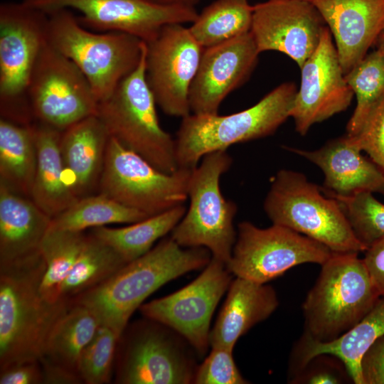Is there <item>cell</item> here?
<instances>
[{"label":"cell","mask_w":384,"mask_h":384,"mask_svg":"<svg viewBox=\"0 0 384 384\" xmlns=\"http://www.w3.org/2000/svg\"><path fill=\"white\" fill-rule=\"evenodd\" d=\"M211 258L206 247H184L171 237L164 238L106 281L70 302L87 307L100 325L119 337L133 313L150 294L181 275L203 269Z\"/></svg>","instance_id":"1"},{"label":"cell","mask_w":384,"mask_h":384,"mask_svg":"<svg viewBox=\"0 0 384 384\" xmlns=\"http://www.w3.org/2000/svg\"><path fill=\"white\" fill-rule=\"evenodd\" d=\"M45 270L43 257L0 269V369L40 360L51 329L70 305L68 300L51 303L42 297Z\"/></svg>","instance_id":"2"},{"label":"cell","mask_w":384,"mask_h":384,"mask_svg":"<svg viewBox=\"0 0 384 384\" xmlns=\"http://www.w3.org/2000/svg\"><path fill=\"white\" fill-rule=\"evenodd\" d=\"M358 255L334 252L321 265L302 305L304 336L331 341L356 326L380 298Z\"/></svg>","instance_id":"3"},{"label":"cell","mask_w":384,"mask_h":384,"mask_svg":"<svg viewBox=\"0 0 384 384\" xmlns=\"http://www.w3.org/2000/svg\"><path fill=\"white\" fill-rule=\"evenodd\" d=\"M297 92L294 83L283 82L245 110L182 118L175 139L178 168L194 169L207 154L273 134L290 117Z\"/></svg>","instance_id":"4"},{"label":"cell","mask_w":384,"mask_h":384,"mask_svg":"<svg viewBox=\"0 0 384 384\" xmlns=\"http://www.w3.org/2000/svg\"><path fill=\"white\" fill-rule=\"evenodd\" d=\"M146 43L137 67L126 76L96 115L110 137L137 154L158 170L172 174L178 166L176 142L160 126L156 101L146 78Z\"/></svg>","instance_id":"5"},{"label":"cell","mask_w":384,"mask_h":384,"mask_svg":"<svg viewBox=\"0 0 384 384\" xmlns=\"http://www.w3.org/2000/svg\"><path fill=\"white\" fill-rule=\"evenodd\" d=\"M48 14V42L80 70L99 102L139 63L145 45L139 38L122 32H91L67 9Z\"/></svg>","instance_id":"6"},{"label":"cell","mask_w":384,"mask_h":384,"mask_svg":"<svg viewBox=\"0 0 384 384\" xmlns=\"http://www.w3.org/2000/svg\"><path fill=\"white\" fill-rule=\"evenodd\" d=\"M263 207L273 224L316 240L333 252L358 254L367 250L353 235L337 201L326 196L302 173L277 171Z\"/></svg>","instance_id":"7"},{"label":"cell","mask_w":384,"mask_h":384,"mask_svg":"<svg viewBox=\"0 0 384 384\" xmlns=\"http://www.w3.org/2000/svg\"><path fill=\"white\" fill-rule=\"evenodd\" d=\"M196 354L178 333L144 316L128 323L119 337L114 383H193L198 367Z\"/></svg>","instance_id":"8"},{"label":"cell","mask_w":384,"mask_h":384,"mask_svg":"<svg viewBox=\"0 0 384 384\" xmlns=\"http://www.w3.org/2000/svg\"><path fill=\"white\" fill-rule=\"evenodd\" d=\"M232 162L226 150L213 151L202 158L189 180V207L171 232V238L181 247H206L212 257L226 265L237 238L233 220L238 207L223 196L220 180Z\"/></svg>","instance_id":"9"},{"label":"cell","mask_w":384,"mask_h":384,"mask_svg":"<svg viewBox=\"0 0 384 384\" xmlns=\"http://www.w3.org/2000/svg\"><path fill=\"white\" fill-rule=\"evenodd\" d=\"M48 14L21 3L0 6L1 118L31 123L28 90L40 51L47 41Z\"/></svg>","instance_id":"10"},{"label":"cell","mask_w":384,"mask_h":384,"mask_svg":"<svg viewBox=\"0 0 384 384\" xmlns=\"http://www.w3.org/2000/svg\"><path fill=\"white\" fill-rule=\"evenodd\" d=\"M193 169L162 172L110 137L97 189L149 216L183 204Z\"/></svg>","instance_id":"11"},{"label":"cell","mask_w":384,"mask_h":384,"mask_svg":"<svg viewBox=\"0 0 384 384\" xmlns=\"http://www.w3.org/2000/svg\"><path fill=\"white\" fill-rule=\"evenodd\" d=\"M334 252L326 245L283 225L260 228L238 224L227 267L236 277L265 284L304 263L324 264Z\"/></svg>","instance_id":"12"},{"label":"cell","mask_w":384,"mask_h":384,"mask_svg":"<svg viewBox=\"0 0 384 384\" xmlns=\"http://www.w3.org/2000/svg\"><path fill=\"white\" fill-rule=\"evenodd\" d=\"M28 97L32 115L60 132L96 114L99 103L84 74L48 41L33 69Z\"/></svg>","instance_id":"13"},{"label":"cell","mask_w":384,"mask_h":384,"mask_svg":"<svg viewBox=\"0 0 384 384\" xmlns=\"http://www.w3.org/2000/svg\"><path fill=\"white\" fill-rule=\"evenodd\" d=\"M232 273L223 262L212 257L203 272L183 288L144 303L143 316L172 329L182 336L199 356L210 345V325L214 311L231 283Z\"/></svg>","instance_id":"14"},{"label":"cell","mask_w":384,"mask_h":384,"mask_svg":"<svg viewBox=\"0 0 384 384\" xmlns=\"http://www.w3.org/2000/svg\"><path fill=\"white\" fill-rule=\"evenodd\" d=\"M46 14L73 9L84 27L105 32H122L145 43L154 40L163 26L193 23L198 13L194 6L162 4L154 0H23Z\"/></svg>","instance_id":"15"},{"label":"cell","mask_w":384,"mask_h":384,"mask_svg":"<svg viewBox=\"0 0 384 384\" xmlns=\"http://www.w3.org/2000/svg\"><path fill=\"white\" fill-rule=\"evenodd\" d=\"M146 46V78L156 105L170 116L189 115L190 87L203 48L181 23L165 25Z\"/></svg>","instance_id":"16"},{"label":"cell","mask_w":384,"mask_h":384,"mask_svg":"<svg viewBox=\"0 0 384 384\" xmlns=\"http://www.w3.org/2000/svg\"><path fill=\"white\" fill-rule=\"evenodd\" d=\"M300 69V87L290 117L294 120L295 130L304 136L314 124L345 111L354 94L346 81L327 26L316 50Z\"/></svg>","instance_id":"17"},{"label":"cell","mask_w":384,"mask_h":384,"mask_svg":"<svg viewBox=\"0 0 384 384\" xmlns=\"http://www.w3.org/2000/svg\"><path fill=\"white\" fill-rule=\"evenodd\" d=\"M325 26L311 1L267 0L253 6L250 32L260 53L281 52L301 68L318 47Z\"/></svg>","instance_id":"18"},{"label":"cell","mask_w":384,"mask_h":384,"mask_svg":"<svg viewBox=\"0 0 384 384\" xmlns=\"http://www.w3.org/2000/svg\"><path fill=\"white\" fill-rule=\"evenodd\" d=\"M260 53L250 31L204 48L190 87L191 112L218 114L225 97L248 80Z\"/></svg>","instance_id":"19"},{"label":"cell","mask_w":384,"mask_h":384,"mask_svg":"<svg viewBox=\"0 0 384 384\" xmlns=\"http://www.w3.org/2000/svg\"><path fill=\"white\" fill-rule=\"evenodd\" d=\"M335 40L344 75L367 55L384 29V0H311Z\"/></svg>","instance_id":"20"},{"label":"cell","mask_w":384,"mask_h":384,"mask_svg":"<svg viewBox=\"0 0 384 384\" xmlns=\"http://www.w3.org/2000/svg\"><path fill=\"white\" fill-rule=\"evenodd\" d=\"M286 149L322 171L324 193L346 196L370 191L384 196V174L370 158L362 155L354 136L346 134L312 151Z\"/></svg>","instance_id":"21"},{"label":"cell","mask_w":384,"mask_h":384,"mask_svg":"<svg viewBox=\"0 0 384 384\" xmlns=\"http://www.w3.org/2000/svg\"><path fill=\"white\" fill-rule=\"evenodd\" d=\"M50 221L28 197L0 183V269L41 257V245Z\"/></svg>","instance_id":"22"},{"label":"cell","mask_w":384,"mask_h":384,"mask_svg":"<svg viewBox=\"0 0 384 384\" xmlns=\"http://www.w3.org/2000/svg\"><path fill=\"white\" fill-rule=\"evenodd\" d=\"M110 135L96 114L61 132L60 150L66 181L78 198L97 188Z\"/></svg>","instance_id":"23"},{"label":"cell","mask_w":384,"mask_h":384,"mask_svg":"<svg viewBox=\"0 0 384 384\" xmlns=\"http://www.w3.org/2000/svg\"><path fill=\"white\" fill-rule=\"evenodd\" d=\"M210 333L211 348L233 350L238 339L267 319L277 308L278 298L270 285L236 277Z\"/></svg>","instance_id":"24"},{"label":"cell","mask_w":384,"mask_h":384,"mask_svg":"<svg viewBox=\"0 0 384 384\" xmlns=\"http://www.w3.org/2000/svg\"><path fill=\"white\" fill-rule=\"evenodd\" d=\"M32 127L37 160L31 198L52 218L79 198L66 181L60 150L62 132L40 122Z\"/></svg>","instance_id":"25"},{"label":"cell","mask_w":384,"mask_h":384,"mask_svg":"<svg viewBox=\"0 0 384 384\" xmlns=\"http://www.w3.org/2000/svg\"><path fill=\"white\" fill-rule=\"evenodd\" d=\"M100 324L87 307L70 301V305L51 329L40 362L78 375L81 353Z\"/></svg>","instance_id":"26"},{"label":"cell","mask_w":384,"mask_h":384,"mask_svg":"<svg viewBox=\"0 0 384 384\" xmlns=\"http://www.w3.org/2000/svg\"><path fill=\"white\" fill-rule=\"evenodd\" d=\"M36 160L32 124H22L1 117L0 183L31 198Z\"/></svg>","instance_id":"27"},{"label":"cell","mask_w":384,"mask_h":384,"mask_svg":"<svg viewBox=\"0 0 384 384\" xmlns=\"http://www.w3.org/2000/svg\"><path fill=\"white\" fill-rule=\"evenodd\" d=\"M186 210L181 204L126 227H95L90 233L112 247L129 262L146 253L158 239L171 232Z\"/></svg>","instance_id":"28"},{"label":"cell","mask_w":384,"mask_h":384,"mask_svg":"<svg viewBox=\"0 0 384 384\" xmlns=\"http://www.w3.org/2000/svg\"><path fill=\"white\" fill-rule=\"evenodd\" d=\"M253 6L248 0H215L198 14L188 27L204 48L250 31Z\"/></svg>","instance_id":"29"},{"label":"cell","mask_w":384,"mask_h":384,"mask_svg":"<svg viewBox=\"0 0 384 384\" xmlns=\"http://www.w3.org/2000/svg\"><path fill=\"white\" fill-rule=\"evenodd\" d=\"M127 262L112 247L87 234L86 243L60 288V299L70 301L102 284Z\"/></svg>","instance_id":"30"},{"label":"cell","mask_w":384,"mask_h":384,"mask_svg":"<svg viewBox=\"0 0 384 384\" xmlns=\"http://www.w3.org/2000/svg\"><path fill=\"white\" fill-rule=\"evenodd\" d=\"M87 238L84 231L48 229L41 252L46 270L40 284V293L48 302L60 299L61 285L82 250Z\"/></svg>","instance_id":"31"},{"label":"cell","mask_w":384,"mask_h":384,"mask_svg":"<svg viewBox=\"0 0 384 384\" xmlns=\"http://www.w3.org/2000/svg\"><path fill=\"white\" fill-rule=\"evenodd\" d=\"M150 216L98 193L79 198L51 218L50 228L85 231L112 223H134Z\"/></svg>","instance_id":"32"},{"label":"cell","mask_w":384,"mask_h":384,"mask_svg":"<svg viewBox=\"0 0 384 384\" xmlns=\"http://www.w3.org/2000/svg\"><path fill=\"white\" fill-rule=\"evenodd\" d=\"M356 97V105L346 125V134L357 135L367 118L384 98V53L375 48L345 75Z\"/></svg>","instance_id":"33"},{"label":"cell","mask_w":384,"mask_h":384,"mask_svg":"<svg viewBox=\"0 0 384 384\" xmlns=\"http://www.w3.org/2000/svg\"><path fill=\"white\" fill-rule=\"evenodd\" d=\"M324 194L337 201L353 235L366 249L384 240V204L372 192L346 196Z\"/></svg>","instance_id":"34"},{"label":"cell","mask_w":384,"mask_h":384,"mask_svg":"<svg viewBox=\"0 0 384 384\" xmlns=\"http://www.w3.org/2000/svg\"><path fill=\"white\" fill-rule=\"evenodd\" d=\"M119 336L107 326L100 325L82 350L78 371L83 383L106 384L114 375Z\"/></svg>","instance_id":"35"},{"label":"cell","mask_w":384,"mask_h":384,"mask_svg":"<svg viewBox=\"0 0 384 384\" xmlns=\"http://www.w3.org/2000/svg\"><path fill=\"white\" fill-rule=\"evenodd\" d=\"M195 384H246L233 356V350L211 348L208 356L198 365L193 383Z\"/></svg>","instance_id":"36"},{"label":"cell","mask_w":384,"mask_h":384,"mask_svg":"<svg viewBox=\"0 0 384 384\" xmlns=\"http://www.w3.org/2000/svg\"><path fill=\"white\" fill-rule=\"evenodd\" d=\"M354 137L362 151H365L384 174V98Z\"/></svg>","instance_id":"37"},{"label":"cell","mask_w":384,"mask_h":384,"mask_svg":"<svg viewBox=\"0 0 384 384\" xmlns=\"http://www.w3.org/2000/svg\"><path fill=\"white\" fill-rule=\"evenodd\" d=\"M363 384H384V336L365 351L360 361Z\"/></svg>","instance_id":"38"},{"label":"cell","mask_w":384,"mask_h":384,"mask_svg":"<svg viewBox=\"0 0 384 384\" xmlns=\"http://www.w3.org/2000/svg\"><path fill=\"white\" fill-rule=\"evenodd\" d=\"M0 384H43L40 361H21L0 369Z\"/></svg>","instance_id":"39"},{"label":"cell","mask_w":384,"mask_h":384,"mask_svg":"<svg viewBox=\"0 0 384 384\" xmlns=\"http://www.w3.org/2000/svg\"><path fill=\"white\" fill-rule=\"evenodd\" d=\"M295 375L294 381L311 384L341 383L345 378L332 361L318 366L311 360Z\"/></svg>","instance_id":"40"},{"label":"cell","mask_w":384,"mask_h":384,"mask_svg":"<svg viewBox=\"0 0 384 384\" xmlns=\"http://www.w3.org/2000/svg\"><path fill=\"white\" fill-rule=\"evenodd\" d=\"M363 260L375 288L384 297V240L368 248Z\"/></svg>","instance_id":"41"},{"label":"cell","mask_w":384,"mask_h":384,"mask_svg":"<svg viewBox=\"0 0 384 384\" xmlns=\"http://www.w3.org/2000/svg\"><path fill=\"white\" fill-rule=\"evenodd\" d=\"M41 366L43 374V384L83 383L80 375L75 373L51 365L41 363Z\"/></svg>","instance_id":"42"},{"label":"cell","mask_w":384,"mask_h":384,"mask_svg":"<svg viewBox=\"0 0 384 384\" xmlns=\"http://www.w3.org/2000/svg\"><path fill=\"white\" fill-rule=\"evenodd\" d=\"M162 4H180L194 6L198 3L199 0H154Z\"/></svg>","instance_id":"43"},{"label":"cell","mask_w":384,"mask_h":384,"mask_svg":"<svg viewBox=\"0 0 384 384\" xmlns=\"http://www.w3.org/2000/svg\"><path fill=\"white\" fill-rule=\"evenodd\" d=\"M375 45L376 48L382 50L384 53V29L379 35Z\"/></svg>","instance_id":"44"},{"label":"cell","mask_w":384,"mask_h":384,"mask_svg":"<svg viewBox=\"0 0 384 384\" xmlns=\"http://www.w3.org/2000/svg\"><path fill=\"white\" fill-rule=\"evenodd\" d=\"M301 1H311V0H301Z\"/></svg>","instance_id":"45"}]
</instances>
